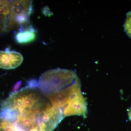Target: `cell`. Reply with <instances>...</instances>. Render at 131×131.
Masks as SVG:
<instances>
[{"mask_svg":"<svg viewBox=\"0 0 131 131\" xmlns=\"http://www.w3.org/2000/svg\"><path fill=\"white\" fill-rule=\"evenodd\" d=\"M32 80L12 93L3 102L0 117L9 120L21 131H53L64 116L54 107Z\"/></svg>","mask_w":131,"mask_h":131,"instance_id":"cell-1","label":"cell"},{"mask_svg":"<svg viewBox=\"0 0 131 131\" xmlns=\"http://www.w3.org/2000/svg\"><path fill=\"white\" fill-rule=\"evenodd\" d=\"M38 86L52 105L64 117L85 115L86 104L81 90V83L73 71L50 70L40 76Z\"/></svg>","mask_w":131,"mask_h":131,"instance_id":"cell-2","label":"cell"},{"mask_svg":"<svg viewBox=\"0 0 131 131\" xmlns=\"http://www.w3.org/2000/svg\"><path fill=\"white\" fill-rule=\"evenodd\" d=\"M23 59L20 53L10 51L7 48L5 51H0V68L6 69H15L21 64Z\"/></svg>","mask_w":131,"mask_h":131,"instance_id":"cell-3","label":"cell"},{"mask_svg":"<svg viewBox=\"0 0 131 131\" xmlns=\"http://www.w3.org/2000/svg\"><path fill=\"white\" fill-rule=\"evenodd\" d=\"M33 11L32 2L29 1H11V14L14 18L21 14L30 16Z\"/></svg>","mask_w":131,"mask_h":131,"instance_id":"cell-4","label":"cell"},{"mask_svg":"<svg viewBox=\"0 0 131 131\" xmlns=\"http://www.w3.org/2000/svg\"><path fill=\"white\" fill-rule=\"evenodd\" d=\"M19 31L15 35V39L17 43L20 44H26L34 41L36 37V31L32 26H29L26 28L20 26Z\"/></svg>","mask_w":131,"mask_h":131,"instance_id":"cell-5","label":"cell"},{"mask_svg":"<svg viewBox=\"0 0 131 131\" xmlns=\"http://www.w3.org/2000/svg\"><path fill=\"white\" fill-rule=\"evenodd\" d=\"M12 121L0 117V131H19Z\"/></svg>","mask_w":131,"mask_h":131,"instance_id":"cell-6","label":"cell"},{"mask_svg":"<svg viewBox=\"0 0 131 131\" xmlns=\"http://www.w3.org/2000/svg\"><path fill=\"white\" fill-rule=\"evenodd\" d=\"M126 19L124 25V31L127 35L131 38V11L126 15Z\"/></svg>","mask_w":131,"mask_h":131,"instance_id":"cell-7","label":"cell"},{"mask_svg":"<svg viewBox=\"0 0 131 131\" xmlns=\"http://www.w3.org/2000/svg\"><path fill=\"white\" fill-rule=\"evenodd\" d=\"M30 16L26 14L18 15L15 17V21L17 25H23L27 24L29 22Z\"/></svg>","mask_w":131,"mask_h":131,"instance_id":"cell-8","label":"cell"},{"mask_svg":"<svg viewBox=\"0 0 131 131\" xmlns=\"http://www.w3.org/2000/svg\"><path fill=\"white\" fill-rule=\"evenodd\" d=\"M42 13L46 16H50L52 15V13L50 11L48 7H44L42 10Z\"/></svg>","mask_w":131,"mask_h":131,"instance_id":"cell-9","label":"cell"},{"mask_svg":"<svg viewBox=\"0 0 131 131\" xmlns=\"http://www.w3.org/2000/svg\"><path fill=\"white\" fill-rule=\"evenodd\" d=\"M128 115H129V119L131 121V107L129 109V112H128Z\"/></svg>","mask_w":131,"mask_h":131,"instance_id":"cell-10","label":"cell"},{"mask_svg":"<svg viewBox=\"0 0 131 131\" xmlns=\"http://www.w3.org/2000/svg\"></svg>","mask_w":131,"mask_h":131,"instance_id":"cell-11","label":"cell"}]
</instances>
